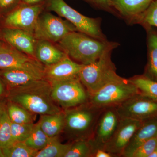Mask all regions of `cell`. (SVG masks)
<instances>
[{
  "label": "cell",
  "mask_w": 157,
  "mask_h": 157,
  "mask_svg": "<svg viewBox=\"0 0 157 157\" xmlns=\"http://www.w3.org/2000/svg\"><path fill=\"white\" fill-rule=\"evenodd\" d=\"M92 148L89 139L74 140L64 157H89L92 156Z\"/></svg>",
  "instance_id": "cell-27"
},
{
  "label": "cell",
  "mask_w": 157,
  "mask_h": 157,
  "mask_svg": "<svg viewBox=\"0 0 157 157\" xmlns=\"http://www.w3.org/2000/svg\"><path fill=\"white\" fill-rule=\"evenodd\" d=\"M157 147V137L151 138L140 145L132 157H150Z\"/></svg>",
  "instance_id": "cell-31"
},
{
  "label": "cell",
  "mask_w": 157,
  "mask_h": 157,
  "mask_svg": "<svg viewBox=\"0 0 157 157\" xmlns=\"http://www.w3.org/2000/svg\"><path fill=\"white\" fill-rule=\"evenodd\" d=\"M0 157H3L2 154V150L1 148H0Z\"/></svg>",
  "instance_id": "cell-39"
},
{
  "label": "cell",
  "mask_w": 157,
  "mask_h": 157,
  "mask_svg": "<svg viewBox=\"0 0 157 157\" xmlns=\"http://www.w3.org/2000/svg\"><path fill=\"white\" fill-rule=\"evenodd\" d=\"M46 8L72 23L78 32L97 39L107 40L99 18L86 17L70 7L64 0H45Z\"/></svg>",
  "instance_id": "cell-6"
},
{
  "label": "cell",
  "mask_w": 157,
  "mask_h": 157,
  "mask_svg": "<svg viewBox=\"0 0 157 157\" xmlns=\"http://www.w3.org/2000/svg\"><path fill=\"white\" fill-rule=\"evenodd\" d=\"M52 138V137H48L42 131L38 122L34 124L30 135L24 142L29 147L39 151L44 148Z\"/></svg>",
  "instance_id": "cell-24"
},
{
  "label": "cell",
  "mask_w": 157,
  "mask_h": 157,
  "mask_svg": "<svg viewBox=\"0 0 157 157\" xmlns=\"http://www.w3.org/2000/svg\"><path fill=\"white\" fill-rule=\"evenodd\" d=\"M0 39L19 51L35 58L37 40L33 33L20 29L1 27Z\"/></svg>",
  "instance_id": "cell-14"
},
{
  "label": "cell",
  "mask_w": 157,
  "mask_h": 157,
  "mask_svg": "<svg viewBox=\"0 0 157 157\" xmlns=\"http://www.w3.org/2000/svg\"><path fill=\"white\" fill-rule=\"evenodd\" d=\"M87 2L97 7L109 12H115L113 8L110 0H84Z\"/></svg>",
  "instance_id": "cell-33"
},
{
  "label": "cell",
  "mask_w": 157,
  "mask_h": 157,
  "mask_svg": "<svg viewBox=\"0 0 157 157\" xmlns=\"http://www.w3.org/2000/svg\"><path fill=\"white\" fill-rule=\"evenodd\" d=\"M145 29L147 32V62L143 75L157 81V31L153 27Z\"/></svg>",
  "instance_id": "cell-20"
},
{
  "label": "cell",
  "mask_w": 157,
  "mask_h": 157,
  "mask_svg": "<svg viewBox=\"0 0 157 157\" xmlns=\"http://www.w3.org/2000/svg\"><path fill=\"white\" fill-rule=\"evenodd\" d=\"M103 109L94 107L89 102L64 109L65 124L63 132L65 134L73 141L89 139Z\"/></svg>",
  "instance_id": "cell-3"
},
{
  "label": "cell",
  "mask_w": 157,
  "mask_h": 157,
  "mask_svg": "<svg viewBox=\"0 0 157 157\" xmlns=\"http://www.w3.org/2000/svg\"><path fill=\"white\" fill-rule=\"evenodd\" d=\"M78 31L72 23L50 13L39 15L33 34L37 40L59 42L69 33Z\"/></svg>",
  "instance_id": "cell-9"
},
{
  "label": "cell",
  "mask_w": 157,
  "mask_h": 157,
  "mask_svg": "<svg viewBox=\"0 0 157 157\" xmlns=\"http://www.w3.org/2000/svg\"><path fill=\"white\" fill-rule=\"evenodd\" d=\"M58 43L70 58L83 65L96 61L119 45L117 42L97 39L78 31L69 33Z\"/></svg>",
  "instance_id": "cell-2"
},
{
  "label": "cell",
  "mask_w": 157,
  "mask_h": 157,
  "mask_svg": "<svg viewBox=\"0 0 157 157\" xmlns=\"http://www.w3.org/2000/svg\"><path fill=\"white\" fill-rule=\"evenodd\" d=\"M0 77L9 90L45 79L43 76L18 69L0 70Z\"/></svg>",
  "instance_id": "cell-18"
},
{
  "label": "cell",
  "mask_w": 157,
  "mask_h": 157,
  "mask_svg": "<svg viewBox=\"0 0 157 157\" xmlns=\"http://www.w3.org/2000/svg\"><path fill=\"white\" fill-rule=\"evenodd\" d=\"M116 12L133 23L143 14L154 0H110Z\"/></svg>",
  "instance_id": "cell-17"
},
{
  "label": "cell",
  "mask_w": 157,
  "mask_h": 157,
  "mask_svg": "<svg viewBox=\"0 0 157 157\" xmlns=\"http://www.w3.org/2000/svg\"><path fill=\"white\" fill-rule=\"evenodd\" d=\"M45 0H21V2L25 5H36L42 4Z\"/></svg>",
  "instance_id": "cell-35"
},
{
  "label": "cell",
  "mask_w": 157,
  "mask_h": 157,
  "mask_svg": "<svg viewBox=\"0 0 157 157\" xmlns=\"http://www.w3.org/2000/svg\"><path fill=\"white\" fill-rule=\"evenodd\" d=\"M112 51L104 54L96 61L84 65L78 74L82 84L90 95L120 76L116 71L111 59Z\"/></svg>",
  "instance_id": "cell-4"
},
{
  "label": "cell",
  "mask_w": 157,
  "mask_h": 157,
  "mask_svg": "<svg viewBox=\"0 0 157 157\" xmlns=\"http://www.w3.org/2000/svg\"><path fill=\"white\" fill-rule=\"evenodd\" d=\"M11 122L6 109L0 116V148L8 147L14 143L11 132Z\"/></svg>",
  "instance_id": "cell-28"
},
{
  "label": "cell",
  "mask_w": 157,
  "mask_h": 157,
  "mask_svg": "<svg viewBox=\"0 0 157 157\" xmlns=\"http://www.w3.org/2000/svg\"></svg>",
  "instance_id": "cell-40"
},
{
  "label": "cell",
  "mask_w": 157,
  "mask_h": 157,
  "mask_svg": "<svg viewBox=\"0 0 157 157\" xmlns=\"http://www.w3.org/2000/svg\"><path fill=\"white\" fill-rule=\"evenodd\" d=\"M133 23L140 24L145 29L157 28V0H154L146 11Z\"/></svg>",
  "instance_id": "cell-29"
},
{
  "label": "cell",
  "mask_w": 157,
  "mask_h": 157,
  "mask_svg": "<svg viewBox=\"0 0 157 157\" xmlns=\"http://www.w3.org/2000/svg\"><path fill=\"white\" fill-rule=\"evenodd\" d=\"M138 93L137 87L130 79L120 76L90 95L89 103L101 109L116 107Z\"/></svg>",
  "instance_id": "cell-5"
},
{
  "label": "cell",
  "mask_w": 157,
  "mask_h": 157,
  "mask_svg": "<svg viewBox=\"0 0 157 157\" xmlns=\"http://www.w3.org/2000/svg\"><path fill=\"white\" fill-rule=\"evenodd\" d=\"M8 100L35 114H52L63 110L52 99L51 85L45 79L9 90Z\"/></svg>",
  "instance_id": "cell-1"
},
{
  "label": "cell",
  "mask_w": 157,
  "mask_h": 157,
  "mask_svg": "<svg viewBox=\"0 0 157 157\" xmlns=\"http://www.w3.org/2000/svg\"><path fill=\"white\" fill-rule=\"evenodd\" d=\"M150 157H157V147Z\"/></svg>",
  "instance_id": "cell-38"
},
{
  "label": "cell",
  "mask_w": 157,
  "mask_h": 157,
  "mask_svg": "<svg viewBox=\"0 0 157 157\" xmlns=\"http://www.w3.org/2000/svg\"><path fill=\"white\" fill-rule=\"evenodd\" d=\"M3 157H35L38 151L28 146L24 142H15L1 148Z\"/></svg>",
  "instance_id": "cell-26"
},
{
  "label": "cell",
  "mask_w": 157,
  "mask_h": 157,
  "mask_svg": "<svg viewBox=\"0 0 157 157\" xmlns=\"http://www.w3.org/2000/svg\"><path fill=\"white\" fill-rule=\"evenodd\" d=\"M6 110L11 122L16 124L34 123L36 114L9 101L6 104Z\"/></svg>",
  "instance_id": "cell-22"
},
{
  "label": "cell",
  "mask_w": 157,
  "mask_h": 157,
  "mask_svg": "<svg viewBox=\"0 0 157 157\" xmlns=\"http://www.w3.org/2000/svg\"><path fill=\"white\" fill-rule=\"evenodd\" d=\"M115 107L121 118L144 121L157 117V99L140 93Z\"/></svg>",
  "instance_id": "cell-10"
},
{
  "label": "cell",
  "mask_w": 157,
  "mask_h": 157,
  "mask_svg": "<svg viewBox=\"0 0 157 157\" xmlns=\"http://www.w3.org/2000/svg\"><path fill=\"white\" fill-rule=\"evenodd\" d=\"M54 43L46 40H37L35 58L45 67L56 63L67 55L62 48L57 47Z\"/></svg>",
  "instance_id": "cell-19"
},
{
  "label": "cell",
  "mask_w": 157,
  "mask_h": 157,
  "mask_svg": "<svg viewBox=\"0 0 157 157\" xmlns=\"http://www.w3.org/2000/svg\"><path fill=\"white\" fill-rule=\"evenodd\" d=\"M51 85L52 97L62 109H70L89 102V94L78 77Z\"/></svg>",
  "instance_id": "cell-7"
},
{
  "label": "cell",
  "mask_w": 157,
  "mask_h": 157,
  "mask_svg": "<svg viewBox=\"0 0 157 157\" xmlns=\"http://www.w3.org/2000/svg\"><path fill=\"white\" fill-rule=\"evenodd\" d=\"M38 123L42 131L48 137L58 136L63 132L64 128V110L55 114L41 115Z\"/></svg>",
  "instance_id": "cell-21"
},
{
  "label": "cell",
  "mask_w": 157,
  "mask_h": 157,
  "mask_svg": "<svg viewBox=\"0 0 157 157\" xmlns=\"http://www.w3.org/2000/svg\"><path fill=\"white\" fill-rule=\"evenodd\" d=\"M92 157H113L114 156L104 149H98L93 152Z\"/></svg>",
  "instance_id": "cell-34"
},
{
  "label": "cell",
  "mask_w": 157,
  "mask_h": 157,
  "mask_svg": "<svg viewBox=\"0 0 157 157\" xmlns=\"http://www.w3.org/2000/svg\"><path fill=\"white\" fill-rule=\"evenodd\" d=\"M84 65L73 60L68 55L56 63L45 67L44 77L51 84L78 77Z\"/></svg>",
  "instance_id": "cell-15"
},
{
  "label": "cell",
  "mask_w": 157,
  "mask_h": 157,
  "mask_svg": "<svg viewBox=\"0 0 157 157\" xmlns=\"http://www.w3.org/2000/svg\"><path fill=\"white\" fill-rule=\"evenodd\" d=\"M45 66L0 39V70L18 69L44 77Z\"/></svg>",
  "instance_id": "cell-8"
},
{
  "label": "cell",
  "mask_w": 157,
  "mask_h": 157,
  "mask_svg": "<svg viewBox=\"0 0 157 157\" xmlns=\"http://www.w3.org/2000/svg\"><path fill=\"white\" fill-rule=\"evenodd\" d=\"M120 119L115 107H107L103 109L98 117L93 135L89 139L92 153L98 149H104L114 134Z\"/></svg>",
  "instance_id": "cell-12"
},
{
  "label": "cell",
  "mask_w": 157,
  "mask_h": 157,
  "mask_svg": "<svg viewBox=\"0 0 157 157\" xmlns=\"http://www.w3.org/2000/svg\"><path fill=\"white\" fill-rule=\"evenodd\" d=\"M34 124H20L11 122V136L14 142H25L30 135Z\"/></svg>",
  "instance_id": "cell-30"
},
{
  "label": "cell",
  "mask_w": 157,
  "mask_h": 157,
  "mask_svg": "<svg viewBox=\"0 0 157 157\" xmlns=\"http://www.w3.org/2000/svg\"><path fill=\"white\" fill-rule=\"evenodd\" d=\"M129 79L136 86L140 94L157 99V81L144 75L136 76Z\"/></svg>",
  "instance_id": "cell-25"
},
{
  "label": "cell",
  "mask_w": 157,
  "mask_h": 157,
  "mask_svg": "<svg viewBox=\"0 0 157 157\" xmlns=\"http://www.w3.org/2000/svg\"><path fill=\"white\" fill-rule=\"evenodd\" d=\"M21 3V0H0V15L8 14Z\"/></svg>",
  "instance_id": "cell-32"
},
{
  "label": "cell",
  "mask_w": 157,
  "mask_h": 157,
  "mask_svg": "<svg viewBox=\"0 0 157 157\" xmlns=\"http://www.w3.org/2000/svg\"><path fill=\"white\" fill-rule=\"evenodd\" d=\"M6 104H7V102L6 100L4 99L0 100V116L4 110L6 109Z\"/></svg>",
  "instance_id": "cell-36"
},
{
  "label": "cell",
  "mask_w": 157,
  "mask_h": 157,
  "mask_svg": "<svg viewBox=\"0 0 157 157\" xmlns=\"http://www.w3.org/2000/svg\"><path fill=\"white\" fill-rule=\"evenodd\" d=\"M143 121L130 118H121L114 134L104 149L112 154L114 157L121 156L136 130Z\"/></svg>",
  "instance_id": "cell-13"
},
{
  "label": "cell",
  "mask_w": 157,
  "mask_h": 157,
  "mask_svg": "<svg viewBox=\"0 0 157 157\" xmlns=\"http://www.w3.org/2000/svg\"><path fill=\"white\" fill-rule=\"evenodd\" d=\"M70 144L62 143L58 136L52 137L44 148L37 152L35 157H64L70 148Z\"/></svg>",
  "instance_id": "cell-23"
},
{
  "label": "cell",
  "mask_w": 157,
  "mask_h": 157,
  "mask_svg": "<svg viewBox=\"0 0 157 157\" xmlns=\"http://www.w3.org/2000/svg\"><path fill=\"white\" fill-rule=\"evenodd\" d=\"M4 83L0 77V97L4 94L5 92V86Z\"/></svg>",
  "instance_id": "cell-37"
},
{
  "label": "cell",
  "mask_w": 157,
  "mask_h": 157,
  "mask_svg": "<svg viewBox=\"0 0 157 157\" xmlns=\"http://www.w3.org/2000/svg\"><path fill=\"white\" fill-rule=\"evenodd\" d=\"M157 117L145 120L137 128L121 156L132 157L134 152L142 144L157 137Z\"/></svg>",
  "instance_id": "cell-16"
},
{
  "label": "cell",
  "mask_w": 157,
  "mask_h": 157,
  "mask_svg": "<svg viewBox=\"0 0 157 157\" xmlns=\"http://www.w3.org/2000/svg\"><path fill=\"white\" fill-rule=\"evenodd\" d=\"M43 4L28 5L21 2L14 10L3 16L2 27L20 29L33 33Z\"/></svg>",
  "instance_id": "cell-11"
}]
</instances>
